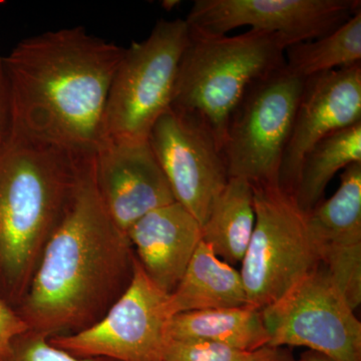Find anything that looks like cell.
Segmentation results:
<instances>
[{
	"label": "cell",
	"instance_id": "d6986e66",
	"mask_svg": "<svg viewBox=\"0 0 361 361\" xmlns=\"http://www.w3.org/2000/svg\"><path fill=\"white\" fill-rule=\"evenodd\" d=\"M355 163H361V122L327 135L304 156L293 192L299 208L311 212L336 173Z\"/></svg>",
	"mask_w": 361,
	"mask_h": 361
},
{
	"label": "cell",
	"instance_id": "8fae6325",
	"mask_svg": "<svg viewBox=\"0 0 361 361\" xmlns=\"http://www.w3.org/2000/svg\"><path fill=\"white\" fill-rule=\"evenodd\" d=\"M360 9V0H197L185 20L190 30L209 35L250 26L280 35L290 47L329 35Z\"/></svg>",
	"mask_w": 361,
	"mask_h": 361
},
{
	"label": "cell",
	"instance_id": "ffe728a7",
	"mask_svg": "<svg viewBox=\"0 0 361 361\" xmlns=\"http://www.w3.org/2000/svg\"><path fill=\"white\" fill-rule=\"evenodd\" d=\"M360 61L361 9L329 35L290 45L285 51V68L305 80Z\"/></svg>",
	"mask_w": 361,
	"mask_h": 361
},
{
	"label": "cell",
	"instance_id": "9c48e42d",
	"mask_svg": "<svg viewBox=\"0 0 361 361\" xmlns=\"http://www.w3.org/2000/svg\"><path fill=\"white\" fill-rule=\"evenodd\" d=\"M169 296L135 258L130 286L99 322L77 334L52 336L49 342L77 357L161 361L173 317Z\"/></svg>",
	"mask_w": 361,
	"mask_h": 361
},
{
	"label": "cell",
	"instance_id": "8992f818",
	"mask_svg": "<svg viewBox=\"0 0 361 361\" xmlns=\"http://www.w3.org/2000/svg\"><path fill=\"white\" fill-rule=\"evenodd\" d=\"M304 82L284 66L247 89L230 116L221 146L229 178L253 187L278 186Z\"/></svg>",
	"mask_w": 361,
	"mask_h": 361
},
{
	"label": "cell",
	"instance_id": "30bf717a",
	"mask_svg": "<svg viewBox=\"0 0 361 361\" xmlns=\"http://www.w3.org/2000/svg\"><path fill=\"white\" fill-rule=\"evenodd\" d=\"M148 142L176 202L203 226L229 180L212 128L198 114L171 106L154 123Z\"/></svg>",
	"mask_w": 361,
	"mask_h": 361
},
{
	"label": "cell",
	"instance_id": "2e32d148",
	"mask_svg": "<svg viewBox=\"0 0 361 361\" xmlns=\"http://www.w3.org/2000/svg\"><path fill=\"white\" fill-rule=\"evenodd\" d=\"M246 305L248 299L240 271L201 241L179 284L169 296L172 315Z\"/></svg>",
	"mask_w": 361,
	"mask_h": 361
},
{
	"label": "cell",
	"instance_id": "cb8c5ba5",
	"mask_svg": "<svg viewBox=\"0 0 361 361\" xmlns=\"http://www.w3.org/2000/svg\"><path fill=\"white\" fill-rule=\"evenodd\" d=\"M13 108L11 89L4 63V56L0 54V149L13 134Z\"/></svg>",
	"mask_w": 361,
	"mask_h": 361
},
{
	"label": "cell",
	"instance_id": "9a60e30c",
	"mask_svg": "<svg viewBox=\"0 0 361 361\" xmlns=\"http://www.w3.org/2000/svg\"><path fill=\"white\" fill-rule=\"evenodd\" d=\"M127 235L147 276L171 294L202 241V226L184 206L174 202L142 216Z\"/></svg>",
	"mask_w": 361,
	"mask_h": 361
},
{
	"label": "cell",
	"instance_id": "277c9868",
	"mask_svg": "<svg viewBox=\"0 0 361 361\" xmlns=\"http://www.w3.org/2000/svg\"><path fill=\"white\" fill-rule=\"evenodd\" d=\"M288 47L274 33L250 30L228 37L189 28L171 106L201 116L222 146L235 106L254 82L284 68Z\"/></svg>",
	"mask_w": 361,
	"mask_h": 361
},
{
	"label": "cell",
	"instance_id": "ba28073f",
	"mask_svg": "<svg viewBox=\"0 0 361 361\" xmlns=\"http://www.w3.org/2000/svg\"><path fill=\"white\" fill-rule=\"evenodd\" d=\"M324 266L261 310L273 346H303L336 361H361V323Z\"/></svg>",
	"mask_w": 361,
	"mask_h": 361
},
{
	"label": "cell",
	"instance_id": "4fadbf2b",
	"mask_svg": "<svg viewBox=\"0 0 361 361\" xmlns=\"http://www.w3.org/2000/svg\"><path fill=\"white\" fill-rule=\"evenodd\" d=\"M94 172L106 210L126 233L142 216L176 202L148 140L104 142L94 155Z\"/></svg>",
	"mask_w": 361,
	"mask_h": 361
},
{
	"label": "cell",
	"instance_id": "7402d4cb",
	"mask_svg": "<svg viewBox=\"0 0 361 361\" xmlns=\"http://www.w3.org/2000/svg\"><path fill=\"white\" fill-rule=\"evenodd\" d=\"M6 361H111L104 358L77 357L52 346L49 337L26 330L13 339Z\"/></svg>",
	"mask_w": 361,
	"mask_h": 361
},
{
	"label": "cell",
	"instance_id": "e0dca14e",
	"mask_svg": "<svg viewBox=\"0 0 361 361\" xmlns=\"http://www.w3.org/2000/svg\"><path fill=\"white\" fill-rule=\"evenodd\" d=\"M168 336L221 344L243 353L269 342L261 310L250 305L178 313L169 323Z\"/></svg>",
	"mask_w": 361,
	"mask_h": 361
},
{
	"label": "cell",
	"instance_id": "52a82bcc",
	"mask_svg": "<svg viewBox=\"0 0 361 361\" xmlns=\"http://www.w3.org/2000/svg\"><path fill=\"white\" fill-rule=\"evenodd\" d=\"M255 226L242 261L248 305L263 310L320 264L304 213L278 186L253 187Z\"/></svg>",
	"mask_w": 361,
	"mask_h": 361
},
{
	"label": "cell",
	"instance_id": "4316f807",
	"mask_svg": "<svg viewBox=\"0 0 361 361\" xmlns=\"http://www.w3.org/2000/svg\"><path fill=\"white\" fill-rule=\"evenodd\" d=\"M180 1H177V0H166V1L161 2V6L164 8L167 9V11H172L175 7L179 6Z\"/></svg>",
	"mask_w": 361,
	"mask_h": 361
},
{
	"label": "cell",
	"instance_id": "6da1fadb",
	"mask_svg": "<svg viewBox=\"0 0 361 361\" xmlns=\"http://www.w3.org/2000/svg\"><path fill=\"white\" fill-rule=\"evenodd\" d=\"M123 51L82 26L21 40L4 56L14 132L96 155L104 144L106 99Z\"/></svg>",
	"mask_w": 361,
	"mask_h": 361
},
{
	"label": "cell",
	"instance_id": "7c38bea8",
	"mask_svg": "<svg viewBox=\"0 0 361 361\" xmlns=\"http://www.w3.org/2000/svg\"><path fill=\"white\" fill-rule=\"evenodd\" d=\"M360 122L361 63L307 78L280 166V189L293 196L310 149L332 133Z\"/></svg>",
	"mask_w": 361,
	"mask_h": 361
},
{
	"label": "cell",
	"instance_id": "5b68a950",
	"mask_svg": "<svg viewBox=\"0 0 361 361\" xmlns=\"http://www.w3.org/2000/svg\"><path fill=\"white\" fill-rule=\"evenodd\" d=\"M188 39L186 20H160L146 39L123 49L106 99L104 142L148 140L154 123L172 106Z\"/></svg>",
	"mask_w": 361,
	"mask_h": 361
},
{
	"label": "cell",
	"instance_id": "3957f363",
	"mask_svg": "<svg viewBox=\"0 0 361 361\" xmlns=\"http://www.w3.org/2000/svg\"><path fill=\"white\" fill-rule=\"evenodd\" d=\"M92 157L13 130L0 149V298L14 310L27 294Z\"/></svg>",
	"mask_w": 361,
	"mask_h": 361
},
{
	"label": "cell",
	"instance_id": "7a4b0ae2",
	"mask_svg": "<svg viewBox=\"0 0 361 361\" xmlns=\"http://www.w3.org/2000/svg\"><path fill=\"white\" fill-rule=\"evenodd\" d=\"M94 158L45 246L27 294L14 310L27 330L49 338L96 324L134 276V249L102 200Z\"/></svg>",
	"mask_w": 361,
	"mask_h": 361
},
{
	"label": "cell",
	"instance_id": "603a6c76",
	"mask_svg": "<svg viewBox=\"0 0 361 361\" xmlns=\"http://www.w3.org/2000/svg\"><path fill=\"white\" fill-rule=\"evenodd\" d=\"M26 330L14 308L0 298V361H6L13 339Z\"/></svg>",
	"mask_w": 361,
	"mask_h": 361
},
{
	"label": "cell",
	"instance_id": "44dd1931",
	"mask_svg": "<svg viewBox=\"0 0 361 361\" xmlns=\"http://www.w3.org/2000/svg\"><path fill=\"white\" fill-rule=\"evenodd\" d=\"M247 353L211 342L169 339L161 361H243Z\"/></svg>",
	"mask_w": 361,
	"mask_h": 361
},
{
	"label": "cell",
	"instance_id": "484cf974",
	"mask_svg": "<svg viewBox=\"0 0 361 361\" xmlns=\"http://www.w3.org/2000/svg\"><path fill=\"white\" fill-rule=\"evenodd\" d=\"M303 361H336L329 358V356L317 353V351L307 350L300 356Z\"/></svg>",
	"mask_w": 361,
	"mask_h": 361
},
{
	"label": "cell",
	"instance_id": "d4e9b609",
	"mask_svg": "<svg viewBox=\"0 0 361 361\" xmlns=\"http://www.w3.org/2000/svg\"><path fill=\"white\" fill-rule=\"evenodd\" d=\"M243 361H303L296 358L289 348L273 346L269 344L247 353Z\"/></svg>",
	"mask_w": 361,
	"mask_h": 361
},
{
	"label": "cell",
	"instance_id": "ac0fdd59",
	"mask_svg": "<svg viewBox=\"0 0 361 361\" xmlns=\"http://www.w3.org/2000/svg\"><path fill=\"white\" fill-rule=\"evenodd\" d=\"M255 219L253 186L245 180L229 178L202 226V241L228 264H241Z\"/></svg>",
	"mask_w": 361,
	"mask_h": 361
},
{
	"label": "cell",
	"instance_id": "5bb4252c",
	"mask_svg": "<svg viewBox=\"0 0 361 361\" xmlns=\"http://www.w3.org/2000/svg\"><path fill=\"white\" fill-rule=\"evenodd\" d=\"M307 221L320 263L355 310L361 303V163L344 169L336 194Z\"/></svg>",
	"mask_w": 361,
	"mask_h": 361
}]
</instances>
